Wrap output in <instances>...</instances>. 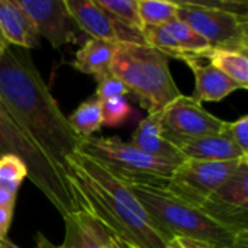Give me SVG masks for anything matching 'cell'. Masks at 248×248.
I'll use <instances>...</instances> for the list:
<instances>
[{"instance_id":"cell-1","label":"cell","mask_w":248,"mask_h":248,"mask_svg":"<svg viewBox=\"0 0 248 248\" xmlns=\"http://www.w3.org/2000/svg\"><path fill=\"white\" fill-rule=\"evenodd\" d=\"M0 100L17 124L67 177L68 158L81 142L58 106L28 49L0 52Z\"/></svg>"},{"instance_id":"cell-2","label":"cell","mask_w":248,"mask_h":248,"mask_svg":"<svg viewBox=\"0 0 248 248\" xmlns=\"http://www.w3.org/2000/svg\"><path fill=\"white\" fill-rule=\"evenodd\" d=\"M150 219L171 240L174 237L206 243L214 248H230L248 243V234H238L208 217L201 208L169 193L166 189L126 185Z\"/></svg>"},{"instance_id":"cell-3","label":"cell","mask_w":248,"mask_h":248,"mask_svg":"<svg viewBox=\"0 0 248 248\" xmlns=\"http://www.w3.org/2000/svg\"><path fill=\"white\" fill-rule=\"evenodd\" d=\"M68 185L80 209L93 215L113 237L131 248H166L170 238L150 219L131 211L81 170L68 166Z\"/></svg>"},{"instance_id":"cell-4","label":"cell","mask_w":248,"mask_h":248,"mask_svg":"<svg viewBox=\"0 0 248 248\" xmlns=\"http://www.w3.org/2000/svg\"><path fill=\"white\" fill-rule=\"evenodd\" d=\"M169 57L148 45L116 44L110 73L118 77L151 113H160L182 96L169 65Z\"/></svg>"},{"instance_id":"cell-5","label":"cell","mask_w":248,"mask_h":248,"mask_svg":"<svg viewBox=\"0 0 248 248\" xmlns=\"http://www.w3.org/2000/svg\"><path fill=\"white\" fill-rule=\"evenodd\" d=\"M15 155L28 169V179L64 218L78 211L67 177L17 124L0 100V157Z\"/></svg>"},{"instance_id":"cell-6","label":"cell","mask_w":248,"mask_h":248,"mask_svg":"<svg viewBox=\"0 0 248 248\" xmlns=\"http://www.w3.org/2000/svg\"><path fill=\"white\" fill-rule=\"evenodd\" d=\"M77 153L93 158L109 174L125 185L164 189L176 167L140 151L131 142H124L118 137L81 138Z\"/></svg>"},{"instance_id":"cell-7","label":"cell","mask_w":248,"mask_h":248,"mask_svg":"<svg viewBox=\"0 0 248 248\" xmlns=\"http://www.w3.org/2000/svg\"><path fill=\"white\" fill-rule=\"evenodd\" d=\"M177 17L195 29L211 46L219 51L248 54V17L198 4L193 0H174Z\"/></svg>"},{"instance_id":"cell-8","label":"cell","mask_w":248,"mask_h":248,"mask_svg":"<svg viewBox=\"0 0 248 248\" xmlns=\"http://www.w3.org/2000/svg\"><path fill=\"white\" fill-rule=\"evenodd\" d=\"M241 160L231 161H201L186 158L177 164L164 187L169 193L201 208L205 201L237 170Z\"/></svg>"},{"instance_id":"cell-9","label":"cell","mask_w":248,"mask_h":248,"mask_svg":"<svg viewBox=\"0 0 248 248\" xmlns=\"http://www.w3.org/2000/svg\"><path fill=\"white\" fill-rule=\"evenodd\" d=\"M163 135L177 148L182 142L221 132L222 119L209 113L202 103L179 96L158 113Z\"/></svg>"},{"instance_id":"cell-10","label":"cell","mask_w":248,"mask_h":248,"mask_svg":"<svg viewBox=\"0 0 248 248\" xmlns=\"http://www.w3.org/2000/svg\"><path fill=\"white\" fill-rule=\"evenodd\" d=\"M201 209L218 224L248 234V158L205 201Z\"/></svg>"},{"instance_id":"cell-11","label":"cell","mask_w":248,"mask_h":248,"mask_svg":"<svg viewBox=\"0 0 248 248\" xmlns=\"http://www.w3.org/2000/svg\"><path fill=\"white\" fill-rule=\"evenodd\" d=\"M17 3L32 19L38 35L44 36L55 49L77 42L80 29L65 0H17Z\"/></svg>"},{"instance_id":"cell-12","label":"cell","mask_w":248,"mask_h":248,"mask_svg":"<svg viewBox=\"0 0 248 248\" xmlns=\"http://www.w3.org/2000/svg\"><path fill=\"white\" fill-rule=\"evenodd\" d=\"M65 6L78 29L90 35L93 39L113 44L147 45L142 32L129 29L116 22L97 4L96 0H65Z\"/></svg>"},{"instance_id":"cell-13","label":"cell","mask_w":248,"mask_h":248,"mask_svg":"<svg viewBox=\"0 0 248 248\" xmlns=\"http://www.w3.org/2000/svg\"><path fill=\"white\" fill-rule=\"evenodd\" d=\"M62 219L65 235L58 248H113L112 234L89 212L78 209Z\"/></svg>"},{"instance_id":"cell-14","label":"cell","mask_w":248,"mask_h":248,"mask_svg":"<svg viewBox=\"0 0 248 248\" xmlns=\"http://www.w3.org/2000/svg\"><path fill=\"white\" fill-rule=\"evenodd\" d=\"M131 144L140 151L174 166L186 160L182 151L163 135L158 113H151L138 124L131 138Z\"/></svg>"},{"instance_id":"cell-15","label":"cell","mask_w":248,"mask_h":248,"mask_svg":"<svg viewBox=\"0 0 248 248\" xmlns=\"http://www.w3.org/2000/svg\"><path fill=\"white\" fill-rule=\"evenodd\" d=\"M0 29L9 45L29 49L39 45V35L17 0H0Z\"/></svg>"},{"instance_id":"cell-16","label":"cell","mask_w":248,"mask_h":248,"mask_svg":"<svg viewBox=\"0 0 248 248\" xmlns=\"http://www.w3.org/2000/svg\"><path fill=\"white\" fill-rule=\"evenodd\" d=\"M186 64L195 76V90L192 99L199 103L219 102L241 89L238 83L211 64H202L201 60H190Z\"/></svg>"},{"instance_id":"cell-17","label":"cell","mask_w":248,"mask_h":248,"mask_svg":"<svg viewBox=\"0 0 248 248\" xmlns=\"http://www.w3.org/2000/svg\"><path fill=\"white\" fill-rule=\"evenodd\" d=\"M179 150L186 158L201 161H231L248 158V154H244L230 138L221 132L187 140L179 145Z\"/></svg>"},{"instance_id":"cell-18","label":"cell","mask_w":248,"mask_h":248,"mask_svg":"<svg viewBox=\"0 0 248 248\" xmlns=\"http://www.w3.org/2000/svg\"><path fill=\"white\" fill-rule=\"evenodd\" d=\"M116 44L90 38L77 52L73 67L84 74H92L96 78L110 73V64Z\"/></svg>"},{"instance_id":"cell-19","label":"cell","mask_w":248,"mask_h":248,"mask_svg":"<svg viewBox=\"0 0 248 248\" xmlns=\"http://www.w3.org/2000/svg\"><path fill=\"white\" fill-rule=\"evenodd\" d=\"M205 60L231 80L238 83L241 89L248 87V54L238 51H219V49H209L203 54Z\"/></svg>"},{"instance_id":"cell-20","label":"cell","mask_w":248,"mask_h":248,"mask_svg":"<svg viewBox=\"0 0 248 248\" xmlns=\"http://www.w3.org/2000/svg\"><path fill=\"white\" fill-rule=\"evenodd\" d=\"M166 26L171 32V35L176 39V42L179 44L180 49L185 52V55H186L185 62H187L190 60H202L203 54H206L211 49L209 44L195 29H192L187 23H185L182 19L174 17Z\"/></svg>"},{"instance_id":"cell-21","label":"cell","mask_w":248,"mask_h":248,"mask_svg":"<svg viewBox=\"0 0 248 248\" xmlns=\"http://www.w3.org/2000/svg\"><path fill=\"white\" fill-rule=\"evenodd\" d=\"M67 119L78 137H92L102 128V110L99 99L94 97L83 102Z\"/></svg>"},{"instance_id":"cell-22","label":"cell","mask_w":248,"mask_h":248,"mask_svg":"<svg viewBox=\"0 0 248 248\" xmlns=\"http://www.w3.org/2000/svg\"><path fill=\"white\" fill-rule=\"evenodd\" d=\"M179 6L170 0H138V15L142 26H161L177 17Z\"/></svg>"},{"instance_id":"cell-23","label":"cell","mask_w":248,"mask_h":248,"mask_svg":"<svg viewBox=\"0 0 248 248\" xmlns=\"http://www.w3.org/2000/svg\"><path fill=\"white\" fill-rule=\"evenodd\" d=\"M142 36H144V41L148 46L155 48L157 51L167 55L169 58L180 60L183 62L186 61L185 52L180 49L179 44L176 42V39L173 38L171 32L169 31V28L166 25L145 26L142 29Z\"/></svg>"},{"instance_id":"cell-24","label":"cell","mask_w":248,"mask_h":248,"mask_svg":"<svg viewBox=\"0 0 248 248\" xmlns=\"http://www.w3.org/2000/svg\"><path fill=\"white\" fill-rule=\"evenodd\" d=\"M97 4L121 25L142 32L144 26L138 15V0H96Z\"/></svg>"},{"instance_id":"cell-25","label":"cell","mask_w":248,"mask_h":248,"mask_svg":"<svg viewBox=\"0 0 248 248\" xmlns=\"http://www.w3.org/2000/svg\"><path fill=\"white\" fill-rule=\"evenodd\" d=\"M26 177L28 169L20 158L15 155L0 157V189L17 195V190Z\"/></svg>"},{"instance_id":"cell-26","label":"cell","mask_w":248,"mask_h":248,"mask_svg":"<svg viewBox=\"0 0 248 248\" xmlns=\"http://www.w3.org/2000/svg\"><path fill=\"white\" fill-rule=\"evenodd\" d=\"M99 102L102 110V125L115 128L125 124L132 115V108L124 97H110Z\"/></svg>"},{"instance_id":"cell-27","label":"cell","mask_w":248,"mask_h":248,"mask_svg":"<svg viewBox=\"0 0 248 248\" xmlns=\"http://www.w3.org/2000/svg\"><path fill=\"white\" fill-rule=\"evenodd\" d=\"M221 134L230 138L244 154H248V115L234 122H222Z\"/></svg>"},{"instance_id":"cell-28","label":"cell","mask_w":248,"mask_h":248,"mask_svg":"<svg viewBox=\"0 0 248 248\" xmlns=\"http://www.w3.org/2000/svg\"><path fill=\"white\" fill-rule=\"evenodd\" d=\"M97 87H96V99H110V97H124L129 93L128 87L112 73H108L105 76H100L96 78Z\"/></svg>"},{"instance_id":"cell-29","label":"cell","mask_w":248,"mask_h":248,"mask_svg":"<svg viewBox=\"0 0 248 248\" xmlns=\"http://www.w3.org/2000/svg\"><path fill=\"white\" fill-rule=\"evenodd\" d=\"M198 4L225 10L230 13H235L240 16L248 17V1L247 0H193Z\"/></svg>"},{"instance_id":"cell-30","label":"cell","mask_w":248,"mask_h":248,"mask_svg":"<svg viewBox=\"0 0 248 248\" xmlns=\"http://www.w3.org/2000/svg\"><path fill=\"white\" fill-rule=\"evenodd\" d=\"M166 248H214L212 246L201 241H195L190 238H183V237H174L169 241Z\"/></svg>"},{"instance_id":"cell-31","label":"cell","mask_w":248,"mask_h":248,"mask_svg":"<svg viewBox=\"0 0 248 248\" xmlns=\"http://www.w3.org/2000/svg\"><path fill=\"white\" fill-rule=\"evenodd\" d=\"M13 219V208H0V241L7 238V231Z\"/></svg>"},{"instance_id":"cell-32","label":"cell","mask_w":248,"mask_h":248,"mask_svg":"<svg viewBox=\"0 0 248 248\" xmlns=\"http://www.w3.org/2000/svg\"><path fill=\"white\" fill-rule=\"evenodd\" d=\"M16 203V195L0 189V208H15Z\"/></svg>"},{"instance_id":"cell-33","label":"cell","mask_w":248,"mask_h":248,"mask_svg":"<svg viewBox=\"0 0 248 248\" xmlns=\"http://www.w3.org/2000/svg\"><path fill=\"white\" fill-rule=\"evenodd\" d=\"M33 248H58L57 246H54L42 232H38L36 234V244Z\"/></svg>"},{"instance_id":"cell-34","label":"cell","mask_w":248,"mask_h":248,"mask_svg":"<svg viewBox=\"0 0 248 248\" xmlns=\"http://www.w3.org/2000/svg\"><path fill=\"white\" fill-rule=\"evenodd\" d=\"M112 246H113V248H131L128 244H125L124 241H121L119 238H116L113 235H112Z\"/></svg>"},{"instance_id":"cell-35","label":"cell","mask_w":248,"mask_h":248,"mask_svg":"<svg viewBox=\"0 0 248 248\" xmlns=\"http://www.w3.org/2000/svg\"><path fill=\"white\" fill-rule=\"evenodd\" d=\"M0 248H20V247H17L16 244H13L9 238H4V240H1V241H0Z\"/></svg>"},{"instance_id":"cell-36","label":"cell","mask_w":248,"mask_h":248,"mask_svg":"<svg viewBox=\"0 0 248 248\" xmlns=\"http://www.w3.org/2000/svg\"><path fill=\"white\" fill-rule=\"evenodd\" d=\"M9 46V44L6 42V39H4V36H3V33H1V29H0V52L3 51V49H6Z\"/></svg>"},{"instance_id":"cell-37","label":"cell","mask_w":248,"mask_h":248,"mask_svg":"<svg viewBox=\"0 0 248 248\" xmlns=\"http://www.w3.org/2000/svg\"><path fill=\"white\" fill-rule=\"evenodd\" d=\"M230 248H248V243L240 244V246H234V247H230Z\"/></svg>"}]
</instances>
